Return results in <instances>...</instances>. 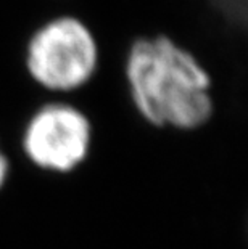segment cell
Here are the masks:
<instances>
[{
  "label": "cell",
  "mask_w": 248,
  "mask_h": 249,
  "mask_svg": "<svg viewBox=\"0 0 248 249\" xmlns=\"http://www.w3.org/2000/svg\"><path fill=\"white\" fill-rule=\"evenodd\" d=\"M123 76L135 114L152 129L193 134L214 118L210 70L170 36L135 39L126 52Z\"/></svg>",
  "instance_id": "cell-1"
},
{
  "label": "cell",
  "mask_w": 248,
  "mask_h": 249,
  "mask_svg": "<svg viewBox=\"0 0 248 249\" xmlns=\"http://www.w3.org/2000/svg\"><path fill=\"white\" fill-rule=\"evenodd\" d=\"M100 44L86 21L60 15L33 31L23 50L29 82L52 98H68L94 82L100 70Z\"/></svg>",
  "instance_id": "cell-2"
},
{
  "label": "cell",
  "mask_w": 248,
  "mask_h": 249,
  "mask_svg": "<svg viewBox=\"0 0 248 249\" xmlns=\"http://www.w3.org/2000/svg\"><path fill=\"white\" fill-rule=\"evenodd\" d=\"M95 125L84 108L68 98L38 105L19 130V150L36 171L70 176L92 155Z\"/></svg>",
  "instance_id": "cell-3"
},
{
  "label": "cell",
  "mask_w": 248,
  "mask_h": 249,
  "mask_svg": "<svg viewBox=\"0 0 248 249\" xmlns=\"http://www.w3.org/2000/svg\"><path fill=\"white\" fill-rule=\"evenodd\" d=\"M10 178H12V160L0 142V193H3V190L8 187Z\"/></svg>",
  "instance_id": "cell-4"
}]
</instances>
